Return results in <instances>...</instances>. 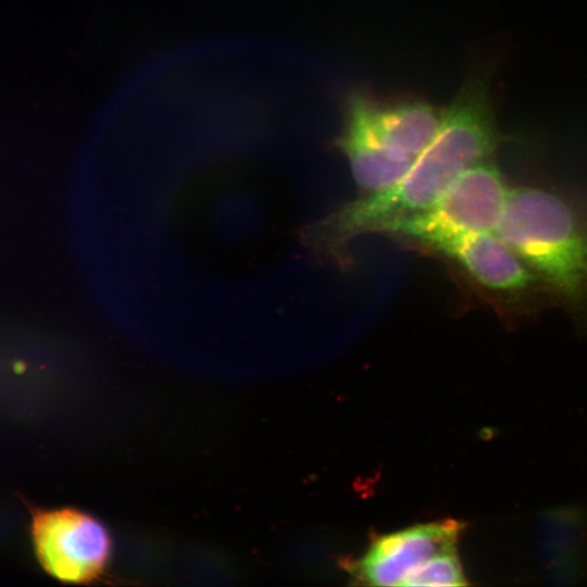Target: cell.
Returning a JSON list of instances; mask_svg holds the SVG:
<instances>
[{"mask_svg": "<svg viewBox=\"0 0 587 587\" xmlns=\"http://www.w3.org/2000/svg\"><path fill=\"white\" fill-rule=\"evenodd\" d=\"M490 74L467 77L442 111L432 142L394 184L354 199L311 224L303 238L327 257L341 258L358 236L386 232L434 204L471 166L488 160L500 141L490 91Z\"/></svg>", "mask_w": 587, "mask_h": 587, "instance_id": "cell-1", "label": "cell"}, {"mask_svg": "<svg viewBox=\"0 0 587 587\" xmlns=\"http://www.w3.org/2000/svg\"><path fill=\"white\" fill-rule=\"evenodd\" d=\"M572 314L587 317V214L538 187L509 190L495 232Z\"/></svg>", "mask_w": 587, "mask_h": 587, "instance_id": "cell-2", "label": "cell"}, {"mask_svg": "<svg viewBox=\"0 0 587 587\" xmlns=\"http://www.w3.org/2000/svg\"><path fill=\"white\" fill-rule=\"evenodd\" d=\"M508 193L500 172L488 159L464 171L434 204L400 221L389 233L428 249L450 238L496 232Z\"/></svg>", "mask_w": 587, "mask_h": 587, "instance_id": "cell-3", "label": "cell"}, {"mask_svg": "<svg viewBox=\"0 0 587 587\" xmlns=\"http://www.w3.org/2000/svg\"><path fill=\"white\" fill-rule=\"evenodd\" d=\"M32 537L42 569L63 583L99 582L113 560L114 541L108 526L77 508L35 511Z\"/></svg>", "mask_w": 587, "mask_h": 587, "instance_id": "cell-4", "label": "cell"}, {"mask_svg": "<svg viewBox=\"0 0 587 587\" xmlns=\"http://www.w3.org/2000/svg\"><path fill=\"white\" fill-rule=\"evenodd\" d=\"M453 261L501 305L524 311L539 295H549L540 278L495 233L470 234L428 248Z\"/></svg>", "mask_w": 587, "mask_h": 587, "instance_id": "cell-5", "label": "cell"}, {"mask_svg": "<svg viewBox=\"0 0 587 587\" xmlns=\"http://www.w3.org/2000/svg\"><path fill=\"white\" fill-rule=\"evenodd\" d=\"M462 525L442 520L377 536L347 570L361 584L401 586L403 579L428 559L457 549Z\"/></svg>", "mask_w": 587, "mask_h": 587, "instance_id": "cell-6", "label": "cell"}, {"mask_svg": "<svg viewBox=\"0 0 587 587\" xmlns=\"http://www.w3.org/2000/svg\"><path fill=\"white\" fill-rule=\"evenodd\" d=\"M337 146L349 162L354 180L367 191L394 184L415 159L387 141L373 118L371 100L360 93H352L347 100Z\"/></svg>", "mask_w": 587, "mask_h": 587, "instance_id": "cell-7", "label": "cell"}, {"mask_svg": "<svg viewBox=\"0 0 587 587\" xmlns=\"http://www.w3.org/2000/svg\"><path fill=\"white\" fill-rule=\"evenodd\" d=\"M373 118L387 141L416 158L432 142L441 124L442 111L423 100L378 104L371 100Z\"/></svg>", "mask_w": 587, "mask_h": 587, "instance_id": "cell-8", "label": "cell"}, {"mask_svg": "<svg viewBox=\"0 0 587 587\" xmlns=\"http://www.w3.org/2000/svg\"><path fill=\"white\" fill-rule=\"evenodd\" d=\"M466 584L457 549L441 552L413 570L401 586H463Z\"/></svg>", "mask_w": 587, "mask_h": 587, "instance_id": "cell-9", "label": "cell"}]
</instances>
